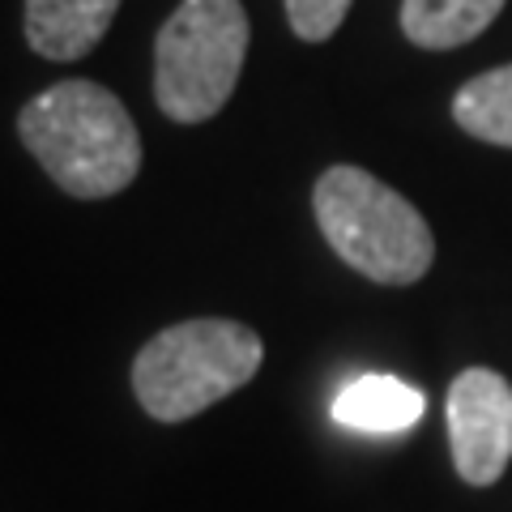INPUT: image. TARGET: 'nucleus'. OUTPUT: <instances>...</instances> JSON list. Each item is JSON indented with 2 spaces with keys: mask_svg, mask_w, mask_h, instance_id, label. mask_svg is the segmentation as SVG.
Returning a JSON list of instances; mask_svg holds the SVG:
<instances>
[{
  "mask_svg": "<svg viewBox=\"0 0 512 512\" xmlns=\"http://www.w3.org/2000/svg\"><path fill=\"white\" fill-rule=\"evenodd\" d=\"M453 120L487 146L512 150V64L470 77L453 94Z\"/></svg>",
  "mask_w": 512,
  "mask_h": 512,
  "instance_id": "9",
  "label": "nucleus"
},
{
  "mask_svg": "<svg viewBox=\"0 0 512 512\" xmlns=\"http://www.w3.org/2000/svg\"><path fill=\"white\" fill-rule=\"evenodd\" d=\"M22 146L77 201L116 197L141 171V133L128 107L99 82L69 77L18 111Z\"/></svg>",
  "mask_w": 512,
  "mask_h": 512,
  "instance_id": "1",
  "label": "nucleus"
},
{
  "mask_svg": "<svg viewBox=\"0 0 512 512\" xmlns=\"http://www.w3.org/2000/svg\"><path fill=\"white\" fill-rule=\"evenodd\" d=\"M508 0H402V35L427 52L474 43L500 18Z\"/></svg>",
  "mask_w": 512,
  "mask_h": 512,
  "instance_id": "8",
  "label": "nucleus"
},
{
  "mask_svg": "<svg viewBox=\"0 0 512 512\" xmlns=\"http://www.w3.org/2000/svg\"><path fill=\"white\" fill-rule=\"evenodd\" d=\"M448 448L470 487L500 483L512 461V384L491 367H466L448 384Z\"/></svg>",
  "mask_w": 512,
  "mask_h": 512,
  "instance_id": "5",
  "label": "nucleus"
},
{
  "mask_svg": "<svg viewBox=\"0 0 512 512\" xmlns=\"http://www.w3.org/2000/svg\"><path fill=\"white\" fill-rule=\"evenodd\" d=\"M355 0H286V18L303 43H325L342 30Z\"/></svg>",
  "mask_w": 512,
  "mask_h": 512,
  "instance_id": "10",
  "label": "nucleus"
},
{
  "mask_svg": "<svg viewBox=\"0 0 512 512\" xmlns=\"http://www.w3.org/2000/svg\"><path fill=\"white\" fill-rule=\"evenodd\" d=\"M261 333L227 316L180 320L137 350L133 393L158 423H188L261 372Z\"/></svg>",
  "mask_w": 512,
  "mask_h": 512,
  "instance_id": "3",
  "label": "nucleus"
},
{
  "mask_svg": "<svg viewBox=\"0 0 512 512\" xmlns=\"http://www.w3.org/2000/svg\"><path fill=\"white\" fill-rule=\"evenodd\" d=\"M116 13L120 0H26V43L43 60H82Z\"/></svg>",
  "mask_w": 512,
  "mask_h": 512,
  "instance_id": "6",
  "label": "nucleus"
},
{
  "mask_svg": "<svg viewBox=\"0 0 512 512\" xmlns=\"http://www.w3.org/2000/svg\"><path fill=\"white\" fill-rule=\"evenodd\" d=\"M312 210L329 248L380 286H414L436 261L427 218L363 167H329L312 188Z\"/></svg>",
  "mask_w": 512,
  "mask_h": 512,
  "instance_id": "2",
  "label": "nucleus"
},
{
  "mask_svg": "<svg viewBox=\"0 0 512 512\" xmlns=\"http://www.w3.org/2000/svg\"><path fill=\"white\" fill-rule=\"evenodd\" d=\"M248 9L239 0H180L154 39V103L175 124L214 120L239 86L248 56Z\"/></svg>",
  "mask_w": 512,
  "mask_h": 512,
  "instance_id": "4",
  "label": "nucleus"
},
{
  "mask_svg": "<svg viewBox=\"0 0 512 512\" xmlns=\"http://www.w3.org/2000/svg\"><path fill=\"white\" fill-rule=\"evenodd\" d=\"M423 393L414 384L397 380V376H355L350 384H342L338 397H333V419L350 431H367V436H397V431H410L423 419Z\"/></svg>",
  "mask_w": 512,
  "mask_h": 512,
  "instance_id": "7",
  "label": "nucleus"
}]
</instances>
